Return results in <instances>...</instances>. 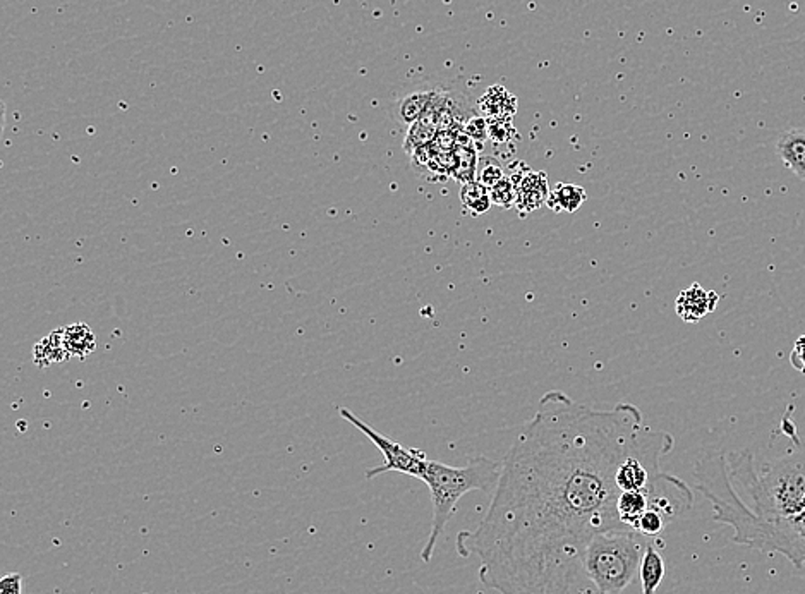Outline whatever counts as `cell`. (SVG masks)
Segmentation results:
<instances>
[{"label":"cell","instance_id":"obj_11","mask_svg":"<svg viewBox=\"0 0 805 594\" xmlns=\"http://www.w3.org/2000/svg\"><path fill=\"white\" fill-rule=\"evenodd\" d=\"M650 509V490L622 492L616 499V512L622 524L635 531L637 522Z\"/></svg>","mask_w":805,"mask_h":594},{"label":"cell","instance_id":"obj_14","mask_svg":"<svg viewBox=\"0 0 805 594\" xmlns=\"http://www.w3.org/2000/svg\"><path fill=\"white\" fill-rule=\"evenodd\" d=\"M586 199L588 192L582 186L558 182L550 190L546 205L555 213H574L586 203Z\"/></svg>","mask_w":805,"mask_h":594},{"label":"cell","instance_id":"obj_22","mask_svg":"<svg viewBox=\"0 0 805 594\" xmlns=\"http://www.w3.org/2000/svg\"><path fill=\"white\" fill-rule=\"evenodd\" d=\"M22 591V577L16 572L4 575L0 581V594H21Z\"/></svg>","mask_w":805,"mask_h":594},{"label":"cell","instance_id":"obj_1","mask_svg":"<svg viewBox=\"0 0 805 594\" xmlns=\"http://www.w3.org/2000/svg\"><path fill=\"white\" fill-rule=\"evenodd\" d=\"M651 431L633 403L593 409L546 392L501 460L480 524L456 537L457 554L478 556L481 584L499 594H572L588 543L625 529L616 471Z\"/></svg>","mask_w":805,"mask_h":594},{"label":"cell","instance_id":"obj_4","mask_svg":"<svg viewBox=\"0 0 805 594\" xmlns=\"http://www.w3.org/2000/svg\"><path fill=\"white\" fill-rule=\"evenodd\" d=\"M501 462L490 457H473L465 465L454 467L438 460H428L424 483L433 501L431 531L421 552V560L429 563L441 533L457 509L460 499L471 492H495L501 474Z\"/></svg>","mask_w":805,"mask_h":594},{"label":"cell","instance_id":"obj_18","mask_svg":"<svg viewBox=\"0 0 805 594\" xmlns=\"http://www.w3.org/2000/svg\"><path fill=\"white\" fill-rule=\"evenodd\" d=\"M490 194H491V201H493V205H499L501 208L516 207L518 188H516L514 181H512L509 175H505V177L500 181L499 184H495V186L490 190Z\"/></svg>","mask_w":805,"mask_h":594},{"label":"cell","instance_id":"obj_16","mask_svg":"<svg viewBox=\"0 0 805 594\" xmlns=\"http://www.w3.org/2000/svg\"><path fill=\"white\" fill-rule=\"evenodd\" d=\"M64 344L71 358L84 359L96 349L95 333L86 324H73L64 328Z\"/></svg>","mask_w":805,"mask_h":594},{"label":"cell","instance_id":"obj_15","mask_svg":"<svg viewBox=\"0 0 805 594\" xmlns=\"http://www.w3.org/2000/svg\"><path fill=\"white\" fill-rule=\"evenodd\" d=\"M437 95L438 90H422L403 96L395 107L397 120L405 126H412L418 119H421V115L428 111Z\"/></svg>","mask_w":805,"mask_h":594},{"label":"cell","instance_id":"obj_7","mask_svg":"<svg viewBox=\"0 0 805 594\" xmlns=\"http://www.w3.org/2000/svg\"><path fill=\"white\" fill-rule=\"evenodd\" d=\"M720 303V296L712 290H706L701 288L699 284H692L689 288L682 290L675 301V309L677 315L687 322V324H697L699 320H703L706 315H710L714 311V307Z\"/></svg>","mask_w":805,"mask_h":594},{"label":"cell","instance_id":"obj_20","mask_svg":"<svg viewBox=\"0 0 805 594\" xmlns=\"http://www.w3.org/2000/svg\"><path fill=\"white\" fill-rule=\"evenodd\" d=\"M464 133L469 136L476 145H481L490 137V122L484 117H471L464 124Z\"/></svg>","mask_w":805,"mask_h":594},{"label":"cell","instance_id":"obj_8","mask_svg":"<svg viewBox=\"0 0 805 594\" xmlns=\"http://www.w3.org/2000/svg\"><path fill=\"white\" fill-rule=\"evenodd\" d=\"M518 198H516V208L520 217H527L529 213L546 205L550 196L548 177L544 173L529 171L518 182Z\"/></svg>","mask_w":805,"mask_h":594},{"label":"cell","instance_id":"obj_21","mask_svg":"<svg viewBox=\"0 0 805 594\" xmlns=\"http://www.w3.org/2000/svg\"><path fill=\"white\" fill-rule=\"evenodd\" d=\"M490 122V137L495 143H505L512 136V120H488Z\"/></svg>","mask_w":805,"mask_h":594},{"label":"cell","instance_id":"obj_12","mask_svg":"<svg viewBox=\"0 0 805 594\" xmlns=\"http://www.w3.org/2000/svg\"><path fill=\"white\" fill-rule=\"evenodd\" d=\"M639 577H641V586H642V594H656L661 581L665 579V558L658 552V548L652 545L651 541L648 543L642 562L639 567Z\"/></svg>","mask_w":805,"mask_h":594},{"label":"cell","instance_id":"obj_9","mask_svg":"<svg viewBox=\"0 0 805 594\" xmlns=\"http://www.w3.org/2000/svg\"><path fill=\"white\" fill-rule=\"evenodd\" d=\"M776 152L786 169L805 181V129L785 131L776 143Z\"/></svg>","mask_w":805,"mask_h":594},{"label":"cell","instance_id":"obj_19","mask_svg":"<svg viewBox=\"0 0 805 594\" xmlns=\"http://www.w3.org/2000/svg\"><path fill=\"white\" fill-rule=\"evenodd\" d=\"M505 175L507 173H503L501 165L495 158H484V162H481V165L478 167L476 181H480L481 184H484L488 190H491Z\"/></svg>","mask_w":805,"mask_h":594},{"label":"cell","instance_id":"obj_13","mask_svg":"<svg viewBox=\"0 0 805 594\" xmlns=\"http://www.w3.org/2000/svg\"><path fill=\"white\" fill-rule=\"evenodd\" d=\"M69 358H71V354L67 352L66 344H64V328L56 330L50 335L43 337L33 347V359L40 368L58 365Z\"/></svg>","mask_w":805,"mask_h":594},{"label":"cell","instance_id":"obj_6","mask_svg":"<svg viewBox=\"0 0 805 594\" xmlns=\"http://www.w3.org/2000/svg\"><path fill=\"white\" fill-rule=\"evenodd\" d=\"M341 416L344 418L345 421H349L352 426H356L359 431H363L366 437L373 441L380 448V452L384 454V464L380 467H373V469L366 471V478L367 480L376 478V476L385 474V473H392V471L402 473V474H407L411 478L424 480L428 460L429 459L426 457V454L422 450L411 448V447H405V445H401L397 441L386 439L385 435L378 433L371 426H367L363 420H359L358 416H354L347 409H341Z\"/></svg>","mask_w":805,"mask_h":594},{"label":"cell","instance_id":"obj_10","mask_svg":"<svg viewBox=\"0 0 805 594\" xmlns=\"http://www.w3.org/2000/svg\"><path fill=\"white\" fill-rule=\"evenodd\" d=\"M480 111L488 120H512L518 112V98L503 86H491L480 98Z\"/></svg>","mask_w":805,"mask_h":594},{"label":"cell","instance_id":"obj_5","mask_svg":"<svg viewBox=\"0 0 805 594\" xmlns=\"http://www.w3.org/2000/svg\"><path fill=\"white\" fill-rule=\"evenodd\" d=\"M648 543V536L629 528L597 533L584 552V575L599 594L624 593L639 574Z\"/></svg>","mask_w":805,"mask_h":594},{"label":"cell","instance_id":"obj_17","mask_svg":"<svg viewBox=\"0 0 805 594\" xmlns=\"http://www.w3.org/2000/svg\"><path fill=\"white\" fill-rule=\"evenodd\" d=\"M460 201H462L464 208L469 211L473 217H480L482 213L490 210L493 205L490 190L484 184H481L480 181H471V182L462 184Z\"/></svg>","mask_w":805,"mask_h":594},{"label":"cell","instance_id":"obj_23","mask_svg":"<svg viewBox=\"0 0 805 594\" xmlns=\"http://www.w3.org/2000/svg\"><path fill=\"white\" fill-rule=\"evenodd\" d=\"M790 361H792V365L795 366L797 369H801V371H804L805 373V337H801V339L797 341L795 349H793V352H792V356H790Z\"/></svg>","mask_w":805,"mask_h":594},{"label":"cell","instance_id":"obj_2","mask_svg":"<svg viewBox=\"0 0 805 594\" xmlns=\"http://www.w3.org/2000/svg\"><path fill=\"white\" fill-rule=\"evenodd\" d=\"M695 490L712 507V519L730 526L733 543L763 554H780L795 569L805 565V510L797 518L766 520L752 512L730 478L729 460L721 452H708L694 465Z\"/></svg>","mask_w":805,"mask_h":594},{"label":"cell","instance_id":"obj_3","mask_svg":"<svg viewBox=\"0 0 805 594\" xmlns=\"http://www.w3.org/2000/svg\"><path fill=\"white\" fill-rule=\"evenodd\" d=\"M730 478L735 488L748 495L752 512L766 520L797 518L805 510V448L767 464L756 471L748 450L730 452Z\"/></svg>","mask_w":805,"mask_h":594}]
</instances>
